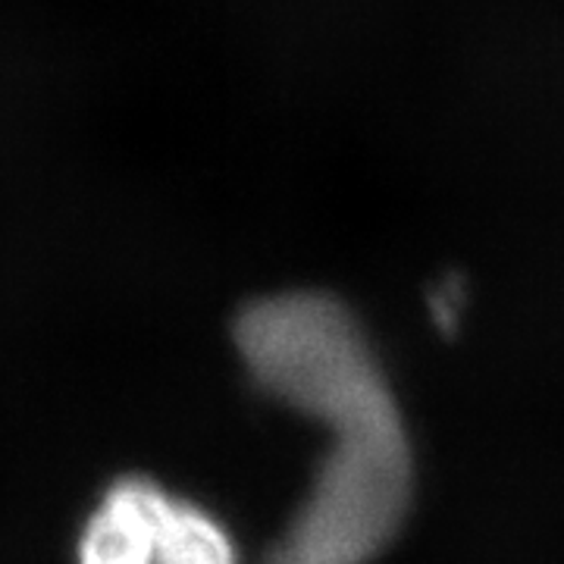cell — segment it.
<instances>
[{"label":"cell","mask_w":564,"mask_h":564,"mask_svg":"<svg viewBox=\"0 0 564 564\" xmlns=\"http://www.w3.org/2000/svg\"><path fill=\"white\" fill-rule=\"evenodd\" d=\"M307 417L329 430L311 496L270 564H370L411 505V445L386 377L348 389Z\"/></svg>","instance_id":"obj_1"},{"label":"cell","mask_w":564,"mask_h":564,"mask_svg":"<svg viewBox=\"0 0 564 564\" xmlns=\"http://www.w3.org/2000/svg\"><path fill=\"white\" fill-rule=\"evenodd\" d=\"M79 564H239L226 527L151 480L104 492L79 536Z\"/></svg>","instance_id":"obj_2"}]
</instances>
